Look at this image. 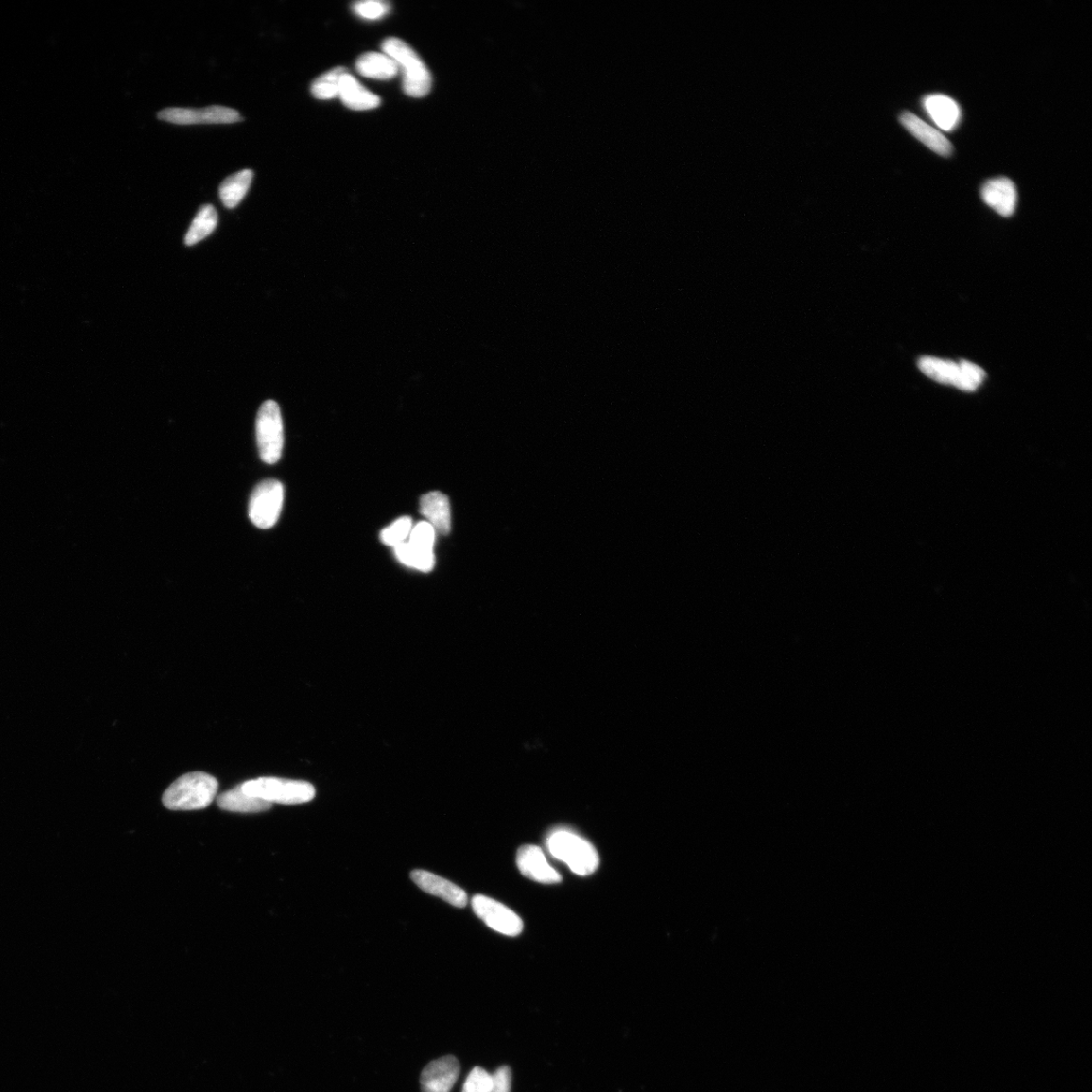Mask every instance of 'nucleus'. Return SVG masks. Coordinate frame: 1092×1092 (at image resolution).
<instances>
[{
	"label": "nucleus",
	"mask_w": 1092,
	"mask_h": 1092,
	"mask_svg": "<svg viewBox=\"0 0 1092 1092\" xmlns=\"http://www.w3.org/2000/svg\"><path fill=\"white\" fill-rule=\"evenodd\" d=\"M548 852L580 876L591 875L599 867L593 844L569 828H556L546 839Z\"/></svg>",
	"instance_id": "obj_1"
},
{
	"label": "nucleus",
	"mask_w": 1092,
	"mask_h": 1092,
	"mask_svg": "<svg viewBox=\"0 0 1092 1092\" xmlns=\"http://www.w3.org/2000/svg\"><path fill=\"white\" fill-rule=\"evenodd\" d=\"M218 789L217 779L203 771H193L174 781L163 797L165 806L170 810H199L207 808L215 799Z\"/></svg>",
	"instance_id": "obj_2"
},
{
	"label": "nucleus",
	"mask_w": 1092,
	"mask_h": 1092,
	"mask_svg": "<svg viewBox=\"0 0 1092 1092\" xmlns=\"http://www.w3.org/2000/svg\"><path fill=\"white\" fill-rule=\"evenodd\" d=\"M382 51L391 58L402 71L403 90L411 97H425L432 86L431 73L420 56L407 43L398 38H388L382 43Z\"/></svg>",
	"instance_id": "obj_3"
},
{
	"label": "nucleus",
	"mask_w": 1092,
	"mask_h": 1092,
	"mask_svg": "<svg viewBox=\"0 0 1092 1092\" xmlns=\"http://www.w3.org/2000/svg\"><path fill=\"white\" fill-rule=\"evenodd\" d=\"M919 368L930 380L968 392L979 389L986 377V373L978 364L966 360L955 362L925 356L920 359Z\"/></svg>",
	"instance_id": "obj_4"
},
{
	"label": "nucleus",
	"mask_w": 1092,
	"mask_h": 1092,
	"mask_svg": "<svg viewBox=\"0 0 1092 1092\" xmlns=\"http://www.w3.org/2000/svg\"><path fill=\"white\" fill-rule=\"evenodd\" d=\"M246 793L267 801V803L296 806L309 803L316 790L311 783L273 777H261L244 782Z\"/></svg>",
	"instance_id": "obj_5"
},
{
	"label": "nucleus",
	"mask_w": 1092,
	"mask_h": 1092,
	"mask_svg": "<svg viewBox=\"0 0 1092 1092\" xmlns=\"http://www.w3.org/2000/svg\"><path fill=\"white\" fill-rule=\"evenodd\" d=\"M256 439L262 460L274 464L281 459L285 439L278 403L269 400L261 405L256 419Z\"/></svg>",
	"instance_id": "obj_6"
},
{
	"label": "nucleus",
	"mask_w": 1092,
	"mask_h": 1092,
	"mask_svg": "<svg viewBox=\"0 0 1092 1092\" xmlns=\"http://www.w3.org/2000/svg\"><path fill=\"white\" fill-rule=\"evenodd\" d=\"M285 500V489L279 480L266 479L254 489L250 502V518L255 527L269 529L278 522Z\"/></svg>",
	"instance_id": "obj_7"
},
{
	"label": "nucleus",
	"mask_w": 1092,
	"mask_h": 1092,
	"mask_svg": "<svg viewBox=\"0 0 1092 1092\" xmlns=\"http://www.w3.org/2000/svg\"><path fill=\"white\" fill-rule=\"evenodd\" d=\"M159 120L177 125L233 124L242 121L240 113L223 106L203 109L167 108L157 114Z\"/></svg>",
	"instance_id": "obj_8"
},
{
	"label": "nucleus",
	"mask_w": 1092,
	"mask_h": 1092,
	"mask_svg": "<svg viewBox=\"0 0 1092 1092\" xmlns=\"http://www.w3.org/2000/svg\"><path fill=\"white\" fill-rule=\"evenodd\" d=\"M472 908L476 915L497 933L508 937H516L521 934L522 920L501 902L484 895H476L472 899Z\"/></svg>",
	"instance_id": "obj_9"
},
{
	"label": "nucleus",
	"mask_w": 1092,
	"mask_h": 1092,
	"mask_svg": "<svg viewBox=\"0 0 1092 1092\" xmlns=\"http://www.w3.org/2000/svg\"><path fill=\"white\" fill-rule=\"evenodd\" d=\"M460 1066L454 1056L429 1063L421 1074L422 1092H450L459 1080Z\"/></svg>",
	"instance_id": "obj_10"
},
{
	"label": "nucleus",
	"mask_w": 1092,
	"mask_h": 1092,
	"mask_svg": "<svg viewBox=\"0 0 1092 1092\" xmlns=\"http://www.w3.org/2000/svg\"><path fill=\"white\" fill-rule=\"evenodd\" d=\"M411 879L425 893L440 897L456 908H465L469 898L462 888L425 870H414Z\"/></svg>",
	"instance_id": "obj_11"
},
{
	"label": "nucleus",
	"mask_w": 1092,
	"mask_h": 1092,
	"mask_svg": "<svg viewBox=\"0 0 1092 1092\" xmlns=\"http://www.w3.org/2000/svg\"><path fill=\"white\" fill-rule=\"evenodd\" d=\"M517 866L523 875L530 880L544 884H555L562 881L561 874L548 864L546 857L540 847L529 844V846L520 848L517 853Z\"/></svg>",
	"instance_id": "obj_12"
},
{
	"label": "nucleus",
	"mask_w": 1092,
	"mask_h": 1092,
	"mask_svg": "<svg viewBox=\"0 0 1092 1092\" xmlns=\"http://www.w3.org/2000/svg\"><path fill=\"white\" fill-rule=\"evenodd\" d=\"M981 198L988 207L1002 217H1011L1016 209V187L1008 178L987 181L981 188Z\"/></svg>",
	"instance_id": "obj_13"
},
{
	"label": "nucleus",
	"mask_w": 1092,
	"mask_h": 1092,
	"mask_svg": "<svg viewBox=\"0 0 1092 1092\" xmlns=\"http://www.w3.org/2000/svg\"><path fill=\"white\" fill-rule=\"evenodd\" d=\"M900 123L931 151L944 157H949L953 153L952 143L941 133V130L927 124L914 113L905 112L900 115Z\"/></svg>",
	"instance_id": "obj_14"
},
{
	"label": "nucleus",
	"mask_w": 1092,
	"mask_h": 1092,
	"mask_svg": "<svg viewBox=\"0 0 1092 1092\" xmlns=\"http://www.w3.org/2000/svg\"><path fill=\"white\" fill-rule=\"evenodd\" d=\"M924 108L929 118L945 132H952L962 118V112L957 101L941 94L929 95L924 98Z\"/></svg>",
	"instance_id": "obj_15"
},
{
	"label": "nucleus",
	"mask_w": 1092,
	"mask_h": 1092,
	"mask_svg": "<svg viewBox=\"0 0 1092 1092\" xmlns=\"http://www.w3.org/2000/svg\"><path fill=\"white\" fill-rule=\"evenodd\" d=\"M339 97L342 103L354 111H369L381 105V97L370 92L351 75L344 73L340 80Z\"/></svg>",
	"instance_id": "obj_16"
},
{
	"label": "nucleus",
	"mask_w": 1092,
	"mask_h": 1092,
	"mask_svg": "<svg viewBox=\"0 0 1092 1092\" xmlns=\"http://www.w3.org/2000/svg\"><path fill=\"white\" fill-rule=\"evenodd\" d=\"M420 513L431 524L436 533L447 535L451 529V512L448 498L441 492H430L420 501Z\"/></svg>",
	"instance_id": "obj_17"
},
{
	"label": "nucleus",
	"mask_w": 1092,
	"mask_h": 1092,
	"mask_svg": "<svg viewBox=\"0 0 1092 1092\" xmlns=\"http://www.w3.org/2000/svg\"><path fill=\"white\" fill-rule=\"evenodd\" d=\"M359 75L375 80H390L397 77L399 67L385 53L369 52L361 55L356 61Z\"/></svg>",
	"instance_id": "obj_18"
},
{
	"label": "nucleus",
	"mask_w": 1092,
	"mask_h": 1092,
	"mask_svg": "<svg viewBox=\"0 0 1092 1092\" xmlns=\"http://www.w3.org/2000/svg\"><path fill=\"white\" fill-rule=\"evenodd\" d=\"M217 806L223 810L237 813H259L271 808L267 801L246 793L242 785L217 797Z\"/></svg>",
	"instance_id": "obj_19"
},
{
	"label": "nucleus",
	"mask_w": 1092,
	"mask_h": 1092,
	"mask_svg": "<svg viewBox=\"0 0 1092 1092\" xmlns=\"http://www.w3.org/2000/svg\"><path fill=\"white\" fill-rule=\"evenodd\" d=\"M254 173L251 169H243L226 178L218 189V194L228 209H234L239 205L252 183Z\"/></svg>",
	"instance_id": "obj_20"
},
{
	"label": "nucleus",
	"mask_w": 1092,
	"mask_h": 1092,
	"mask_svg": "<svg viewBox=\"0 0 1092 1092\" xmlns=\"http://www.w3.org/2000/svg\"><path fill=\"white\" fill-rule=\"evenodd\" d=\"M394 549L398 561L404 565L424 573H429L434 569V551L415 547L407 542Z\"/></svg>",
	"instance_id": "obj_21"
},
{
	"label": "nucleus",
	"mask_w": 1092,
	"mask_h": 1092,
	"mask_svg": "<svg viewBox=\"0 0 1092 1092\" xmlns=\"http://www.w3.org/2000/svg\"><path fill=\"white\" fill-rule=\"evenodd\" d=\"M217 225V214L216 209L212 205L201 207L186 233L185 244L193 246L206 239L212 234Z\"/></svg>",
	"instance_id": "obj_22"
},
{
	"label": "nucleus",
	"mask_w": 1092,
	"mask_h": 1092,
	"mask_svg": "<svg viewBox=\"0 0 1092 1092\" xmlns=\"http://www.w3.org/2000/svg\"><path fill=\"white\" fill-rule=\"evenodd\" d=\"M347 70L337 67L318 78L311 86V93L317 99L329 100L339 96L340 80Z\"/></svg>",
	"instance_id": "obj_23"
},
{
	"label": "nucleus",
	"mask_w": 1092,
	"mask_h": 1092,
	"mask_svg": "<svg viewBox=\"0 0 1092 1092\" xmlns=\"http://www.w3.org/2000/svg\"><path fill=\"white\" fill-rule=\"evenodd\" d=\"M412 529V519L410 517H402L381 532V540L386 546L396 547L407 542Z\"/></svg>",
	"instance_id": "obj_24"
},
{
	"label": "nucleus",
	"mask_w": 1092,
	"mask_h": 1092,
	"mask_svg": "<svg viewBox=\"0 0 1092 1092\" xmlns=\"http://www.w3.org/2000/svg\"><path fill=\"white\" fill-rule=\"evenodd\" d=\"M390 4L383 0H363L354 4L353 9L356 16L367 21H377L385 18L390 11Z\"/></svg>",
	"instance_id": "obj_25"
},
{
	"label": "nucleus",
	"mask_w": 1092,
	"mask_h": 1092,
	"mask_svg": "<svg viewBox=\"0 0 1092 1092\" xmlns=\"http://www.w3.org/2000/svg\"><path fill=\"white\" fill-rule=\"evenodd\" d=\"M436 540V531L427 521H422L413 527L407 543L415 547L433 551Z\"/></svg>",
	"instance_id": "obj_26"
},
{
	"label": "nucleus",
	"mask_w": 1092,
	"mask_h": 1092,
	"mask_svg": "<svg viewBox=\"0 0 1092 1092\" xmlns=\"http://www.w3.org/2000/svg\"><path fill=\"white\" fill-rule=\"evenodd\" d=\"M493 1076L483 1068L476 1067L464 1082L461 1092H490Z\"/></svg>",
	"instance_id": "obj_27"
},
{
	"label": "nucleus",
	"mask_w": 1092,
	"mask_h": 1092,
	"mask_svg": "<svg viewBox=\"0 0 1092 1092\" xmlns=\"http://www.w3.org/2000/svg\"><path fill=\"white\" fill-rule=\"evenodd\" d=\"M492 1076L493 1084L490 1092H511L512 1071L510 1067L502 1066Z\"/></svg>",
	"instance_id": "obj_28"
}]
</instances>
